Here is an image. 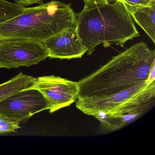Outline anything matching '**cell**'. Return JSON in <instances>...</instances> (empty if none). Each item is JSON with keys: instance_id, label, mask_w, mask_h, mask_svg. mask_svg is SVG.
Masks as SVG:
<instances>
[{"instance_id": "1", "label": "cell", "mask_w": 155, "mask_h": 155, "mask_svg": "<svg viewBox=\"0 0 155 155\" xmlns=\"http://www.w3.org/2000/svg\"><path fill=\"white\" fill-rule=\"evenodd\" d=\"M155 51L136 43L78 81L76 107L99 120L122 124L141 115L155 99Z\"/></svg>"}, {"instance_id": "2", "label": "cell", "mask_w": 155, "mask_h": 155, "mask_svg": "<svg viewBox=\"0 0 155 155\" xmlns=\"http://www.w3.org/2000/svg\"><path fill=\"white\" fill-rule=\"evenodd\" d=\"M76 27L81 40L91 55L97 46L114 44L121 47L127 41L139 36L124 2L84 8L77 14Z\"/></svg>"}, {"instance_id": "8", "label": "cell", "mask_w": 155, "mask_h": 155, "mask_svg": "<svg viewBox=\"0 0 155 155\" xmlns=\"http://www.w3.org/2000/svg\"><path fill=\"white\" fill-rule=\"evenodd\" d=\"M124 3L132 20H134L155 43V2L148 5Z\"/></svg>"}, {"instance_id": "6", "label": "cell", "mask_w": 155, "mask_h": 155, "mask_svg": "<svg viewBox=\"0 0 155 155\" xmlns=\"http://www.w3.org/2000/svg\"><path fill=\"white\" fill-rule=\"evenodd\" d=\"M31 88L37 89L43 94L50 113L74 103L79 91L78 82L54 75L37 78Z\"/></svg>"}, {"instance_id": "12", "label": "cell", "mask_w": 155, "mask_h": 155, "mask_svg": "<svg viewBox=\"0 0 155 155\" xmlns=\"http://www.w3.org/2000/svg\"><path fill=\"white\" fill-rule=\"evenodd\" d=\"M16 3L21 6H28L35 4H41L43 0H14Z\"/></svg>"}, {"instance_id": "14", "label": "cell", "mask_w": 155, "mask_h": 155, "mask_svg": "<svg viewBox=\"0 0 155 155\" xmlns=\"http://www.w3.org/2000/svg\"><path fill=\"white\" fill-rule=\"evenodd\" d=\"M151 1H154V0H151Z\"/></svg>"}, {"instance_id": "5", "label": "cell", "mask_w": 155, "mask_h": 155, "mask_svg": "<svg viewBox=\"0 0 155 155\" xmlns=\"http://www.w3.org/2000/svg\"><path fill=\"white\" fill-rule=\"evenodd\" d=\"M49 109L47 100L37 89L18 91L0 101V114L13 122H26L34 114Z\"/></svg>"}, {"instance_id": "10", "label": "cell", "mask_w": 155, "mask_h": 155, "mask_svg": "<svg viewBox=\"0 0 155 155\" xmlns=\"http://www.w3.org/2000/svg\"><path fill=\"white\" fill-rule=\"evenodd\" d=\"M20 128L19 123L13 122L0 114V133L15 132Z\"/></svg>"}, {"instance_id": "9", "label": "cell", "mask_w": 155, "mask_h": 155, "mask_svg": "<svg viewBox=\"0 0 155 155\" xmlns=\"http://www.w3.org/2000/svg\"><path fill=\"white\" fill-rule=\"evenodd\" d=\"M36 78L22 72L7 82L0 85V101L18 91L31 88Z\"/></svg>"}, {"instance_id": "3", "label": "cell", "mask_w": 155, "mask_h": 155, "mask_svg": "<svg viewBox=\"0 0 155 155\" xmlns=\"http://www.w3.org/2000/svg\"><path fill=\"white\" fill-rule=\"evenodd\" d=\"M71 4L51 1L31 8L0 23V40L21 38L43 42L65 29L76 26Z\"/></svg>"}, {"instance_id": "13", "label": "cell", "mask_w": 155, "mask_h": 155, "mask_svg": "<svg viewBox=\"0 0 155 155\" xmlns=\"http://www.w3.org/2000/svg\"><path fill=\"white\" fill-rule=\"evenodd\" d=\"M127 3L136 5H148L155 2V0H119Z\"/></svg>"}, {"instance_id": "11", "label": "cell", "mask_w": 155, "mask_h": 155, "mask_svg": "<svg viewBox=\"0 0 155 155\" xmlns=\"http://www.w3.org/2000/svg\"><path fill=\"white\" fill-rule=\"evenodd\" d=\"M116 1L117 0H83L84 8H90L95 5L107 4Z\"/></svg>"}, {"instance_id": "4", "label": "cell", "mask_w": 155, "mask_h": 155, "mask_svg": "<svg viewBox=\"0 0 155 155\" xmlns=\"http://www.w3.org/2000/svg\"><path fill=\"white\" fill-rule=\"evenodd\" d=\"M48 58V51L42 42L21 38L0 40V68L29 67Z\"/></svg>"}, {"instance_id": "7", "label": "cell", "mask_w": 155, "mask_h": 155, "mask_svg": "<svg viewBox=\"0 0 155 155\" xmlns=\"http://www.w3.org/2000/svg\"><path fill=\"white\" fill-rule=\"evenodd\" d=\"M42 43L51 58H81L87 50L79 37L76 26L63 30Z\"/></svg>"}]
</instances>
